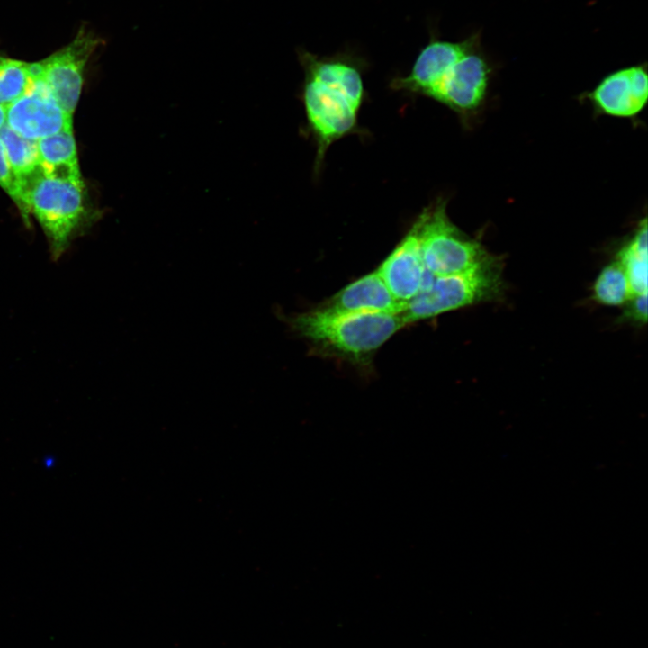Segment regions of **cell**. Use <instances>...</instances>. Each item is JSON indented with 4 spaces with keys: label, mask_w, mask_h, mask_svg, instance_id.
Instances as JSON below:
<instances>
[{
    "label": "cell",
    "mask_w": 648,
    "mask_h": 648,
    "mask_svg": "<svg viewBox=\"0 0 648 648\" xmlns=\"http://www.w3.org/2000/svg\"><path fill=\"white\" fill-rule=\"evenodd\" d=\"M304 72L302 103L308 131L316 144L314 172L319 174L328 148L359 133L358 112L365 99L361 59L346 52L319 56L298 51Z\"/></svg>",
    "instance_id": "obj_1"
},
{
    "label": "cell",
    "mask_w": 648,
    "mask_h": 648,
    "mask_svg": "<svg viewBox=\"0 0 648 648\" xmlns=\"http://www.w3.org/2000/svg\"><path fill=\"white\" fill-rule=\"evenodd\" d=\"M489 80L490 68L471 40L450 42L431 38L410 73L394 77L391 87L431 98L468 121L482 108Z\"/></svg>",
    "instance_id": "obj_2"
},
{
    "label": "cell",
    "mask_w": 648,
    "mask_h": 648,
    "mask_svg": "<svg viewBox=\"0 0 648 648\" xmlns=\"http://www.w3.org/2000/svg\"><path fill=\"white\" fill-rule=\"evenodd\" d=\"M289 324L320 352L357 364H366L406 325L400 314H342L320 309L296 314Z\"/></svg>",
    "instance_id": "obj_3"
},
{
    "label": "cell",
    "mask_w": 648,
    "mask_h": 648,
    "mask_svg": "<svg viewBox=\"0 0 648 648\" xmlns=\"http://www.w3.org/2000/svg\"><path fill=\"white\" fill-rule=\"evenodd\" d=\"M33 213L50 244L52 257L58 258L73 238L88 225L86 186L37 175L25 188Z\"/></svg>",
    "instance_id": "obj_4"
},
{
    "label": "cell",
    "mask_w": 648,
    "mask_h": 648,
    "mask_svg": "<svg viewBox=\"0 0 648 648\" xmlns=\"http://www.w3.org/2000/svg\"><path fill=\"white\" fill-rule=\"evenodd\" d=\"M502 260L497 256L468 272L435 275L431 286L407 302L400 314L405 324L436 317L503 293Z\"/></svg>",
    "instance_id": "obj_5"
},
{
    "label": "cell",
    "mask_w": 648,
    "mask_h": 648,
    "mask_svg": "<svg viewBox=\"0 0 648 648\" xmlns=\"http://www.w3.org/2000/svg\"><path fill=\"white\" fill-rule=\"evenodd\" d=\"M447 202L437 198L417 217L425 267L435 275L461 274L494 257L476 238L461 230L449 218Z\"/></svg>",
    "instance_id": "obj_6"
},
{
    "label": "cell",
    "mask_w": 648,
    "mask_h": 648,
    "mask_svg": "<svg viewBox=\"0 0 648 648\" xmlns=\"http://www.w3.org/2000/svg\"><path fill=\"white\" fill-rule=\"evenodd\" d=\"M100 42L92 32L82 28L69 44L34 63L37 74L71 116L78 103L86 63Z\"/></svg>",
    "instance_id": "obj_7"
},
{
    "label": "cell",
    "mask_w": 648,
    "mask_h": 648,
    "mask_svg": "<svg viewBox=\"0 0 648 648\" xmlns=\"http://www.w3.org/2000/svg\"><path fill=\"white\" fill-rule=\"evenodd\" d=\"M26 90L5 110V124L21 137L39 140L72 130V116L65 112L53 94L37 74Z\"/></svg>",
    "instance_id": "obj_8"
},
{
    "label": "cell",
    "mask_w": 648,
    "mask_h": 648,
    "mask_svg": "<svg viewBox=\"0 0 648 648\" xmlns=\"http://www.w3.org/2000/svg\"><path fill=\"white\" fill-rule=\"evenodd\" d=\"M598 114L634 119L648 100V76L644 67L633 66L603 78L590 92L582 94Z\"/></svg>",
    "instance_id": "obj_9"
},
{
    "label": "cell",
    "mask_w": 648,
    "mask_h": 648,
    "mask_svg": "<svg viewBox=\"0 0 648 648\" xmlns=\"http://www.w3.org/2000/svg\"><path fill=\"white\" fill-rule=\"evenodd\" d=\"M425 271L417 218L376 272L393 297L407 303L419 292Z\"/></svg>",
    "instance_id": "obj_10"
},
{
    "label": "cell",
    "mask_w": 648,
    "mask_h": 648,
    "mask_svg": "<svg viewBox=\"0 0 648 648\" xmlns=\"http://www.w3.org/2000/svg\"><path fill=\"white\" fill-rule=\"evenodd\" d=\"M406 304L393 297L375 271L349 284L318 309L342 314H401Z\"/></svg>",
    "instance_id": "obj_11"
},
{
    "label": "cell",
    "mask_w": 648,
    "mask_h": 648,
    "mask_svg": "<svg viewBox=\"0 0 648 648\" xmlns=\"http://www.w3.org/2000/svg\"><path fill=\"white\" fill-rule=\"evenodd\" d=\"M39 161L45 176L85 185L72 130L37 140Z\"/></svg>",
    "instance_id": "obj_12"
},
{
    "label": "cell",
    "mask_w": 648,
    "mask_h": 648,
    "mask_svg": "<svg viewBox=\"0 0 648 648\" xmlns=\"http://www.w3.org/2000/svg\"><path fill=\"white\" fill-rule=\"evenodd\" d=\"M647 219L644 217L619 248L616 259L626 274L632 295L647 292Z\"/></svg>",
    "instance_id": "obj_13"
},
{
    "label": "cell",
    "mask_w": 648,
    "mask_h": 648,
    "mask_svg": "<svg viewBox=\"0 0 648 648\" xmlns=\"http://www.w3.org/2000/svg\"><path fill=\"white\" fill-rule=\"evenodd\" d=\"M0 140L10 166L25 192L27 184L42 172L39 161L37 140L21 137L6 124L0 129Z\"/></svg>",
    "instance_id": "obj_14"
},
{
    "label": "cell",
    "mask_w": 648,
    "mask_h": 648,
    "mask_svg": "<svg viewBox=\"0 0 648 648\" xmlns=\"http://www.w3.org/2000/svg\"><path fill=\"white\" fill-rule=\"evenodd\" d=\"M626 274L615 260L606 266L593 284V299L606 306H621L632 297Z\"/></svg>",
    "instance_id": "obj_15"
},
{
    "label": "cell",
    "mask_w": 648,
    "mask_h": 648,
    "mask_svg": "<svg viewBox=\"0 0 648 648\" xmlns=\"http://www.w3.org/2000/svg\"><path fill=\"white\" fill-rule=\"evenodd\" d=\"M33 79L32 63L0 53V105L4 109L23 94Z\"/></svg>",
    "instance_id": "obj_16"
},
{
    "label": "cell",
    "mask_w": 648,
    "mask_h": 648,
    "mask_svg": "<svg viewBox=\"0 0 648 648\" xmlns=\"http://www.w3.org/2000/svg\"><path fill=\"white\" fill-rule=\"evenodd\" d=\"M0 186L11 197L18 210L25 224H30L31 211L28 205L26 194L16 178L8 158L5 154L4 146L0 140Z\"/></svg>",
    "instance_id": "obj_17"
},
{
    "label": "cell",
    "mask_w": 648,
    "mask_h": 648,
    "mask_svg": "<svg viewBox=\"0 0 648 648\" xmlns=\"http://www.w3.org/2000/svg\"><path fill=\"white\" fill-rule=\"evenodd\" d=\"M621 322L644 325L647 322V292L633 295L625 304Z\"/></svg>",
    "instance_id": "obj_18"
},
{
    "label": "cell",
    "mask_w": 648,
    "mask_h": 648,
    "mask_svg": "<svg viewBox=\"0 0 648 648\" xmlns=\"http://www.w3.org/2000/svg\"><path fill=\"white\" fill-rule=\"evenodd\" d=\"M5 124V110L0 105V129Z\"/></svg>",
    "instance_id": "obj_19"
}]
</instances>
